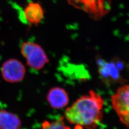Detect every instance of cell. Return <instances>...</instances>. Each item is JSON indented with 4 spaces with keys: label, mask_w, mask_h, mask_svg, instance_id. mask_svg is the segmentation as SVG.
I'll list each match as a JSON object with an SVG mask.
<instances>
[{
    "label": "cell",
    "mask_w": 129,
    "mask_h": 129,
    "mask_svg": "<svg viewBox=\"0 0 129 129\" xmlns=\"http://www.w3.org/2000/svg\"><path fill=\"white\" fill-rule=\"evenodd\" d=\"M1 72L5 81L10 83H17L23 79L26 69L19 60L12 58L6 60L2 65Z\"/></svg>",
    "instance_id": "5"
},
{
    "label": "cell",
    "mask_w": 129,
    "mask_h": 129,
    "mask_svg": "<svg viewBox=\"0 0 129 129\" xmlns=\"http://www.w3.org/2000/svg\"><path fill=\"white\" fill-rule=\"evenodd\" d=\"M104 100L93 90L80 97L64 111V116L70 123L77 127L95 129L103 118Z\"/></svg>",
    "instance_id": "1"
},
{
    "label": "cell",
    "mask_w": 129,
    "mask_h": 129,
    "mask_svg": "<svg viewBox=\"0 0 129 129\" xmlns=\"http://www.w3.org/2000/svg\"><path fill=\"white\" fill-rule=\"evenodd\" d=\"M21 52L26 59L28 66L33 69L41 70L49 62L43 48L35 43H23L21 46Z\"/></svg>",
    "instance_id": "2"
},
{
    "label": "cell",
    "mask_w": 129,
    "mask_h": 129,
    "mask_svg": "<svg viewBox=\"0 0 129 129\" xmlns=\"http://www.w3.org/2000/svg\"><path fill=\"white\" fill-rule=\"evenodd\" d=\"M42 129H71L65 124L64 118L61 116L58 120L54 121H45L42 124Z\"/></svg>",
    "instance_id": "9"
},
{
    "label": "cell",
    "mask_w": 129,
    "mask_h": 129,
    "mask_svg": "<svg viewBox=\"0 0 129 129\" xmlns=\"http://www.w3.org/2000/svg\"><path fill=\"white\" fill-rule=\"evenodd\" d=\"M98 73L102 81L106 85L123 82L120 73L122 69L118 65L116 60L107 62L102 59L97 60Z\"/></svg>",
    "instance_id": "4"
},
{
    "label": "cell",
    "mask_w": 129,
    "mask_h": 129,
    "mask_svg": "<svg viewBox=\"0 0 129 129\" xmlns=\"http://www.w3.org/2000/svg\"><path fill=\"white\" fill-rule=\"evenodd\" d=\"M21 121L17 115L6 110H0V129H21Z\"/></svg>",
    "instance_id": "8"
},
{
    "label": "cell",
    "mask_w": 129,
    "mask_h": 129,
    "mask_svg": "<svg viewBox=\"0 0 129 129\" xmlns=\"http://www.w3.org/2000/svg\"><path fill=\"white\" fill-rule=\"evenodd\" d=\"M24 16L28 23L37 25L44 18V11L39 3L31 2L24 9Z\"/></svg>",
    "instance_id": "7"
},
{
    "label": "cell",
    "mask_w": 129,
    "mask_h": 129,
    "mask_svg": "<svg viewBox=\"0 0 129 129\" xmlns=\"http://www.w3.org/2000/svg\"><path fill=\"white\" fill-rule=\"evenodd\" d=\"M111 100L112 107L120 122L129 128V85L118 88Z\"/></svg>",
    "instance_id": "3"
},
{
    "label": "cell",
    "mask_w": 129,
    "mask_h": 129,
    "mask_svg": "<svg viewBox=\"0 0 129 129\" xmlns=\"http://www.w3.org/2000/svg\"><path fill=\"white\" fill-rule=\"evenodd\" d=\"M46 99L51 107L55 109L64 108L69 103L68 92L60 87H56L51 88L47 94Z\"/></svg>",
    "instance_id": "6"
}]
</instances>
